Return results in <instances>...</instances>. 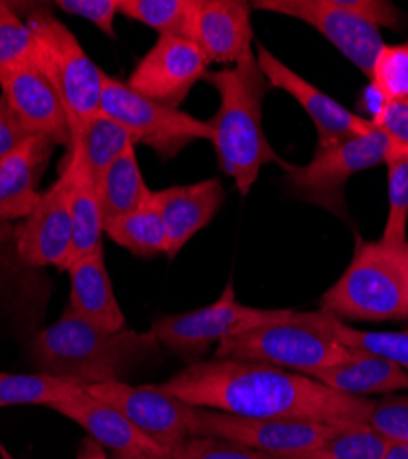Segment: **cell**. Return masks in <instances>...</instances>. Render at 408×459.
<instances>
[{
    "mask_svg": "<svg viewBox=\"0 0 408 459\" xmlns=\"http://www.w3.org/2000/svg\"><path fill=\"white\" fill-rule=\"evenodd\" d=\"M161 386L195 408L326 425H368L376 404L331 390L302 373L236 359L194 362Z\"/></svg>",
    "mask_w": 408,
    "mask_h": 459,
    "instance_id": "6da1fadb",
    "label": "cell"
},
{
    "mask_svg": "<svg viewBox=\"0 0 408 459\" xmlns=\"http://www.w3.org/2000/svg\"><path fill=\"white\" fill-rule=\"evenodd\" d=\"M204 80L219 94V108L208 122L217 164L236 182L239 195L247 197L264 166H289L273 149L264 127V101L271 85L254 52L234 66L208 72Z\"/></svg>",
    "mask_w": 408,
    "mask_h": 459,
    "instance_id": "7a4b0ae2",
    "label": "cell"
},
{
    "mask_svg": "<svg viewBox=\"0 0 408 459\" xmlns=\"http://www.w3.org/2000/svg\"><path fill=\"white\" fill-rule=\"evenodd\" d=\"M159 350L153 331H103L70 309L30 343L31 362L39 373L76 378L85 386L122 380L131 369L157 357Z\"/></svg>",
    "mask_w": 408,
    "mask_h": 459,
    "instance_id": "3957f363",
    "label": "cell"
},
{
    "mask_svg": "<svg viewBox=\"0 0 408 459\" xmlns=\"http://www.w3.org/2000/svg\"><path fill=\"white\" fill-rule=\"evenodd\" d=\"M320 309L352 320L408 318V241L357 243L344 274L320 299Z\"/></svg>",
    "mask_w": 408,
    "mask_h": 459,
    "instance_id": "277c9868",
    "label": "cell"
},
{
    "mask_svg": "<svg viewBox=\"0 0 408 459\" xmlns=\"http://www.w3.org/2000/svg\"><path fill=\"white\" fill-rule=\"evenodd\" d=\"M333 316L326 311L300 313V316L269 327H259L219 342L215 359L262 362L313 377L343 362L350 348L343 346L333 331Z\"/></svg>",
    "mask_w": 408,
    "mask_h": 459,
    "instance_id": "5b68a950",
    "label": "cell"
},
{
    "mask_svg": "<svg viewBox=\"0 0 408 459\" xmlns=\"http://www.w3.org/2000/svg\"><path fill=\"white\" fill-rule=\"evenodd\" d=\"M26 24L35 43V65L61 98L72 134L80 133L100 112L105 72L85 54L76 35L48 12L28 15Z\"/></svg>",
    "mask_w": 408,
    "mask_h": 459,
    "instance_id": "8992f818",
    "label": "cell"
},
{
    "mask_svg": "<svg viewBox=\"0 0 408 459\" xmlns=\"http://www.w3.org/2000/svg\"><path fill=\"white\" fill-rule=\"evenodd\" d=\"M388 140L379 127L355 134L331 145H317L313 159L306 166H287L285 184L292 194L317 204L333 215L346 219V182L366 169L386 162Z\"/></svg>",
    "mask_w": 408,
    "mask_h": 459,
    "instance_id": "52a82bcc",
    "label": "cell"
},
{
    "mask_svg": "<svg viewBox=\"0 0 408 459\" xmlns=\"http://www.w3.org/2000/svg\"><path fill=\"white\" fill-rule=\"evenodd\" d=\"M100 110L120 124L135 143L152 147L162 160L175 159L194 142L213 140V129L208 122L145 98L107 74L101 85Z\"/></svg>",
    "mask_w": 408,
    "mask_h": 459,
    "instance_id": "ba28073f",
    "label": "cell"
},
{
    "mask_svg": "<svg viewBox=\"0 0 408 459\" xmlns=\"http://www.w3.org/2000/svg\"><path fill=\"white\" fill-rule=\"evenodd\" d=\"M299 316L300 313L291 309L247 307L236 299V290L229 283L217 301L208 307L159 316L152 331L161 346L178 353H201L213 342H222L259 327L287 324Z\"/></svg>",
    "mask_w": 408,
    "mask_h": 459,
    "instance_id": "9c48e42d",
    "label": "cell"
},
{
    "mask_svg": "<svg viewBox=\"0 0 408 459\" xmlns=\"http://www.w3.org/2000/svg\"><path fill=\"white\" fill-rule=\"evenodd\" d=\"M337 427L313 423V420L239 417L195 406H192L190 413V436L234 441L278 459L311 450L329 437Z\"/></svg>",
    "mask_w": 408,
    "mask_h": 459,
    "instance_id": "30bf717a",
    "label": "cell"
},
{
    "mask_svg": "<svg viewBox=\"0 0 408 459\" xmlns=\"http://www.w3.org/2000/svg\"><path fill=\"white\" fill-rule=\"evenodd\" d=\"M250 6L313 26L368 78L385 47L381 28L357 17L339 0H256Z\"/></svg>",
    "mask_w": 408,
    "mask_h": 459,
    "instance_id": "8fae6325",
    "label": "cell"
},
{
    "mask_svg": "<svg viewBox=\"0 0 408 459\" xmlns=\"http://www.w3.org/2000/svg\"><path fill=\"white\" fill-rule=\"evenodd\" d=\"M87 394L117 408L124 417L168 454L190 436L192 406L162 386H131L124 380L85 386Z\"/></svg>",
    "mask_w": 408,
    "mask_h": 459,
    "instance_id": "7c38bea8",
    "label": "cell"
},
{
    "mask_svg": "<svg viewBox=\"0 0 408 459\" xmlns=\"http://www.w3.org/2000/svg\"><path fill=\"white\" fill-rule=\"evenodd\" d=\"M208 65L201 48L187 37L159 35L152 50L131 72L127 85L157 103L178 108L208 74Z\"/></svg>",
    "mask_w": 408,
    "mask_h": 459,
    "instance_id": "4fadbf2b",
    "label": "cell"
},
{
    "mask_svg": "<svg viewBox=\"0 0 408 459\" xmlns=\"http://www.w3.org/2000/svg\"><path fill=\"white\" fill-rule=\"evenodd\" d=\"M72 213L68 203V175L63 171L30 215L13 226V245L19 259L30 266H57L72 247Z\"/></svg>",
    "mask_w": 408,
    "mask_h": 459,
    "instance_id": "5bb4252c",
    "label": "cell"
},
{
    "mask_svg": "<svg viewBox=\"0 0 408 459\" xmlns=\"http://www.w3.org/2000/svg\"><path fill=\"white\" fill-rule=\"evenodd\" d=\"M254 54L269 85L287 92L309 114L318 133L317 145H331L344 138L372 131L374 124H369L360 114L352 112L343 103L311 85L300 74H296L274 54H271L264 45H257Z\"/></svg>",
    "mask_w": 408,
    "mask_h": 459,
    "instance_id": "9a60e30c",
    "label": "cell"
},
{
    "mask_svg": "<svg viewBox=\"0 0 408 459\" xmlns=\"http://www.w3.org/2000/svg\"><path fill=\"white\" fill-rule=\"evenodd\" d=\"M0 91L30 134L70 147L72 129L65 105L35 61L0 70Z\"/></svg>",
    "mask_w": 408,
    "mask_h": 459,
    "instance_id": "2e32d148",
    "label": "cell"
},
{
    "mask_svg": "<svg viewBox=\"0 0 408 459\" xmlns=\"http://www.w3.org/2000/svg\"><path fill=\"white\" fill-rule=\"evenodd\" d=\"M252 6L241 0H192L187 39L194 41L208 63L236 65L252 54Z\"/></svg>",
    "mask_w": 408,
    "mask_h": 459,
    "instance_id": "e0dca14e",
    "label": "cell"
},
{
    "mask_svg": "<svg viewBox=\"0 0 408 459\" xmlns=\"http://www.w3.org/2000/svg\"><path fill=\"white\" fill-rule=\"evenodd\" d=\"M152 199L159 206L166 224V255L173 259L217 215L225 201V189L217 178H208L153 191Z\"/></svg>",
    "mask_w": 408,
    "mask_h": 459,
    "instance_id": "ac0fdd59",
    "label": "cell"
},
{
    "mask_svg": "<svg viewBox=\"0 0 408 459\" xmlns=\"http://www.w3.org/2000/svg\"><path fill=\"white\" fill-rule=\"evenodd\" d=\"M56 143L31 134L12 155L0 160V221L24 219L41 199L37 189Z\"/></svg>",
    "mask_w": 408,
    "mask_h": 459,
    "instance_id": "d6986e66",
    "label": "cell"
},
{
    "mask_svg": "<svg viewBox=\"0 0 408 459\" xmlns=\"http://www.w3.org/2000/svg\"><path fill=\"white\" fill-rule=\"evenodd\" d=\"M68 175V203L72 213V247L61 271L101 247L105 221L101 215L96 180L85 162L83 149L78 140H72L68 162L63 169Z\"/></svg>",
    "mask_w": 408,
    "mask_h": 459,
    "instance_id": "ffe728a7",
    "label": "cell"
},
{
    "mask_svg": "<svg viewBox=\"0 0 408 459\" xmlns=\"http://www.w3.org/2000/svg\"><path fill=\"white\" fill-rule=\"evenodd\" d=\"M48 408L72 419L74 423H78L103 448L107 446L113 452L150 450L157 454H168L150 437H145L117 408L98 401L87 394L85 388L63 397Z\"/></svg>",
    "mask_w": 408,
    "mask_h": 459,
    "instance_id": "44dd1931",
    "label": "cell"
},
{
    "mask_svg": "<svg viewBox=\"0 0 408 459\" xmlns=\"http://www.w3.org/2000/svg\"><path fill=\"white\" fill-rule=\"evenodd\" d=\"M70 276V311L82 320L103 329L122 331L126 316L107 274L103 245L74 263L66 271Z\"/></svg>",
    "mask_w": 408,
    "mask_h": 459,
    "instance_id": "7402d4cb",
    "label": "cell"
},
{
    "mask_svg": "<svg viewBox=\"0 0 408 459\" xmlns=\"http://www.w3.org/2000/svg\"><path fill=\"white\" fill-rule=\"evenodd\" d=\"M311 378L353 397L408 390V371L379 355L353 348L343 362L315 373Z\"/></svg>",
    "mask_w": 408,
    "mask_h": 459,
    "instance_id": "603a6c76",
    "label": "cell"
},
{
    "mask_svg": "<svg viewBox=\"0 0 408 459\" xmlns=\"http://www.w3.org/2000/svg\"><path fill=\"white\" fill-rule=\"evenodd\" d=\"M103 221L127 215L150 203L153 191L147 187L135 152V143L110 164L96 180Z\"/></svg>",
    "mask_w": 408,
    "mask_h": 459,
    "instance_id": "cb8c5ba5",
    "label": "cell"
},
{
    "mask_svg": "<svg viewBox=\"0 0 408 459\" xmlns=\"http://www.w3.org/2000/svg\"><path fill=\"white\" fill-rule=\"evenodd\" d=\"M105 234L138 257H153L168 250L166 224L153 199L127 215L107 221Z\"/></svg>",
    "mask_w": 408,
    "mask_h": 459,
    "instance_id": "d4e9b609",
    "label": "cell"
},
{
    "mask_svg": "<svg viewBox=\"0 0 408 459\" xmlns=\"http://www.w3.org/2000/svg\"><path fill=\"white\" fill-rule=\"evenodd\" d=\"M82 388H85V385L76 378L47 373L0 371V408L22 404L50 406Z\"/></svg>",
    "mask_w": 408,
    "mask_h": 459,
    "instance_id": "484cf974",
    "label": "cell"
},
{
    "mask_svg": "<svg viewBox=\"0 0 408 459\" xmlns=\"http://www.w3.org/2000/svg\"><path fill=\"white\" fill-rule=\"evenodd\" d=\"M390 443L369 425H339L320 445L287 459H385Z\"/></svg>",
    "mask_w": 408,
    "mask_h": 459,
    "instance_id": "4316f807",
    "label": "cell"
},
{
    "mask_svg": "<svg viewBox=\"0 0 408 459\" xmlns=\"http://www.w3.org/2000/svg\"><path fill=\"white\" fill-rule=\"evenodd\" d=\"M72 140L80 142L94 180H98L101 173L120 159L129 145L135 143L131 134L101 110L85 124L80 133H74Z\"/></svg>",
    "mask_w": 408,
    "mask_h": 459,
    "instance_id": "83f0119b",
    "label": "cell"
},
{
    "mask_svg": "<svg viewBox=\"0 0 408 459\" xmlns=\"http://www.w3.org/2000/svg\"><path fill=\"white\" fill-rule=\"evenodd\" d=\"M192 0H120L118 13L157 30L161 35H187Z\"/></svg>",
    "mask_w": 408,
    "mask_h": 459,
    "instance_id": "f1b7e54d",
    "label": "cell"
},
{
    "mask_svg": "<svg viewBox=\"0 0 408 459\" xmlns=\"http://www.w3.org/2000/svg\"><path fill=\"white\" fill-rule=\"evenodd\" d=\"M333 331L343 346L379 355L408 371V331H362L341 318L333 322Z\"/></svg>",
    "mask_w": 408,
    "mask_h": 459,
    "instance_id": "f546056e",
    "label": "cell"
},
{
    "mask_svg": "<svg viewBox=\"0 0 408 459\" xmlns=\"http://www.w3.org/2000/svg\"><path fill=\"white\" fill-rule=\"evenodd\" d=\"M385 164L388 166V217L381 239L403 243L408 222V155L386 159Z\"/></svg>",
    "mask_w": 408,
    "mask_h": 459,
    "instance_id": "4dcf8cb0",
    "label": "cell"
},
{
    "mask_svg": "<svg viewBox=\"0 0 408 459\" xmlns=\"http://www.w3.org/2000/svg\"><path fill=\"white\" fill-rule=\"evenodd\" d=\"M368 80L388 101L408 100V41L385 45L376 57Z\"/></svg>",
    "mask_w": 408,
    "mask_h": 459,
    "instance_id": "1f68e13d",
    "label": "cell"
},
{
    "mask_svg": "<svg viewBox=\"0 0 408 459\" xmlns=\"http://www.w3.org/2000/svg\"><path fill=\"white\" fill-rule=\"evenodd\" d=\"M35 61V43L28 24L0 3V70Z\"/></svg>",
    "mask_w": 408,
    "mask_h": 459,
    "instance_id": "d6a6232c",
    "label": "cell"
},
{
    "mask_svg": "<svg viewBox=\"0 0 408 459\" xmlns=\"http://www.w3.org/2000/svg\"><path fill=\"white\" fill-rule=\"evenodd\" d=\"M169 455L171 459H278L271 454L248 448L234 441L197 436H192L175 446Z\"/></svg>",
    "mask_w": 408,
    "mask_h": 459,
    "instance_id": "836d02e7",
    "label": "cell"
},
{
    "mask_svg": "<svg viewBox=\"0 0 408 459\" xmlns=\"http://www.w3.org/2000/svg\"><path fill=\"white\" fill-rule=\"evenodd\" d=\"M368 425L394 443L408 441V395L376 401Z\"/></svg>",
    "mask_w": 408,
    "mask_h": 459,
    "instance_id": "e575fe53",
    "label": "cell"
},
{
    "mask_svg": "<svg viewBox=\"0 0 408 459\" xmlns=\"http://www.w3.org/2000/svg\"><path fill=\"white\" fill-rule=\"evenodd\" d=\"M374 126L388 140L386 159L408 155V100L388 101Z\"/></svg>",
    "mask_w": 408,
    "mask_h": 459,
    "instance_id": "d590c367",
    "label": "cell"
},
{
    "mask_svg": "<svg viewBox=\"0 0 408 459\" xmlns=\"http://www.w3.org/2000/svg\"><path fill=\"white\" fill-rule=\"evenodd\" d=\"M56 6L66 13L87 19L107 37H113V39L117 37L115 19L120 0H59Z\"/></svg>",
    "mask_w": 408,
    "mask_h": 459,
    "instance_id": "8d00e7d4",
    "label": "cell"
},
{
    "mask_svg": "<svg viewBox=\"0 0 408 459\" xmlns=\"http://www.w3.org/2000/svg\"><path fill=\"white\" fill-rule=\"evenodd\" d=\"M339 3L357 17L376 24L378 28H399L403 22L399 10L386 0H339Z\"/></svg>",
    "mask_w": 408,
    "mask_h": 459,
    "instance_id": "74e56055",
    "label": "cell"
},
{
    "mask_svg": "<svg viewBox=\"0 0 408 459\" xmlns=\"http://www.w3.org/2000/svg\"><path fill=\"white\" fill-rule=\"evenodd\" d=\"M30 136L8 100L0 94V160L12 155Z\"/></svg>",
    "mask_w": 408,
    "mask_h": 459,
    "instance_id": "f35d334b",
    "label": "cell"
},
{
    "mask_svg": "<svg viewBox=\"0 0 408 459\" xmlns=\"http://www.w3.org/2000/svg\"><path fill=\"white\" fill-rule=\"evenodd\" d=\"M388 100L383 96V92L374 85L368 83V87L362 89L360 100H359V108H360V117L368 120L369 124H376L378 118L381 117V112L385 110Z\"/></svg>",
    "mask_w": 408,
    "mask_h": 459,
    "instance_id": "ab89813d",
    "label": "cell"
},
{
    "mask_svg": "<svg viewBox=\"0 0 408 459\" xmlns=\"http://www.w3.org/2000/svg\"><path fill=\"white\" fill-rule=\"evenodd\" d=\"M76 459H107V455H105L103 446L98 441H94L92 437H87L82 443Z\"/></svg>",
    "mask_w": 408,
    "mask_h": 459,
    "instance_id": "60d3db41",
    "label": "cell"
},
{
    "mask_svg": "<svg viewBox=\"0 0 408 459\" xmlns=\"http://www.w3.org/2000/svg\"><path fill=\"white\" fill-rule=\"evenodd\" d=\"M113 459H171V455L157 454L150 450H124V452H115Z\"/></svg>",
    "mask_w": 408,
    "mask_h": 459,
    "instance_id": "b9f144b4",
    "label": "cell"
},
{
    "mask_svg": "<svg viewBox=\"0 0 408 459\" xmlns=\"http://www.w3.org/2000/svg\"><path fill=\"white\" fill-rule=\"evenodd\" d=\"M385 459H408V441H401V443L392 441Z\"/></svg>",
    "mask_w": 408,
    "mask_h": 459,
    "instance_id": "7bdbcfd3",
    "label": "cell"
},
{
    "mask_svg": "<svg viewBox=\"0 0 408 459\" xmlns=\"http://www.w3.org/2000/svg\"><path fill=\"white\" fill-rule=\"evenodd\" d=\"M10 241H13V226L12 222L0 221V250H3Z\"/></svg>",
    "mask_w": 408,
    "mask_h": 459,
    "instance_id": "ee69618b",
    "label": "cell"
},
{
    "mask_svg": "<svg viewBox=\"0 0 408 459\" xmlns=\"http://www.w3.org/2000/svg\"><path fill=\"white\" fill-rule=\"evenodd\" d=\"M3 454H4V459H13V457H10V455H8L4 450H3Z\"/></svg>",
    "mask_w": 408,
    "mask_h": 459,
    "instance_id": "f6af8a7d",
    "label": "cell"
}]
</instances>
